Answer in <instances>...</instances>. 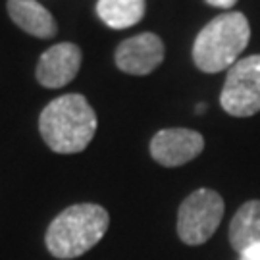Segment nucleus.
Listing matches in <instances>:
<instances>
[{
	"instance_id": "nucleus-1",
	"label": "nucleus",
	"mask_w": 260,
	"mask_h": 260,
	"mask_svg": "<svg viewBox=\"0 0 260 260\" xmlns=\"http://www.w3.org/2000/svg\"><path fill=\"white\" fill-rule=\"evenodd\" d=\"M96 127V112L79 93H68L50 101L39 116V133L56 154L83 152L94 139Z\"/></svg>"
},
{
	"instance_id": "nucleus-2",
	"label": "nucleus",
	"mask_w": 260,
	"mask_h": 260,
	"mask_svg": "<svg viewBox=\"0 0 260 260\" xmlns=\"http://www.w3.org/2000/svg\"><path fill=\"white\" fill-rule=\"evenodd\" d=\"M110 225L106 208L94 203L72 205L50 222L45 235L48 252L60 260L79 258L101 243Z\"/></svg>"
},
{
	"instance_id": "nucleus-3",
	"label": "nucleus",
	"mask_w": 260,
	"mask_h": 260,
	"mask_svg": "<svg viewBox=\"0 0 260 260\" xmlns=\"http://www.w3.org/2000/svg\"><path fill=\"white\" fill-rule=\"evenodd\" d=\"M251 41L249 19L241 12H223L199 31L193 43V62L205 74L230 70Z\"/></svg>"
},
{
	"instance_id": "nucleus-4",
	"label": "nucleus",
	"mask_w": 260,
	"mask_h": 260,
	"mask_svg": "<svg viewBox=\"0 0 260 260\" xmlns=\"http://www.w3.org/2000/svg\"><path fill=\"white\" fill-rule=\"evenodd\" d=\"M225 205L220 193L212 189H197L179 205L177 235L179 239L197 247L212 237L222 222Z\"/></svg>"
},
{
	"instance_id": "nucleus-5",
	"label": "nucleus",
	"mask_w": 260,
	"mask_h": 260,
	"mask_svg": "<svg viewBox=\"0 0 260 260\" xmlns=\"http://www.w3.org/2000/svg\"><path fill=\"white\" fill-rule=\"evenodd\" d=\"M222 108L233 118H249L260 112V54L237 60L228 70L220 93Z\"/></svg>"
},
{
	"instance_id": "nucleus-6",
	"label": "nucleus",
	"mask_w": 260,
	"mask_h": 260,
	"mask_svg": "<svg viewBox=\"0 0 260 260\" xmlns=\"http://www.w3.org/2000/svg\"><path fill=\"white\" fill-rule=\"evenodd\" d=\"M150 156L164 168H177L195 160L205 150V137L195 129L168 127L150 139Z\"/></svg>"
},
{
	"instance_id": "nucleus-7",
	"label": "nucleus",
	"mask_w": 260,
	"mask_h": 260,
	"mask_svg": "<svg viewBox=\"0 0 260 260\" xmlns=\"http://www.w3.org/2000/svg\"><path fill=\"white\" fill-rule=\"evenodd\" d=\"M166 48L156 33H139L135 37L121 41L114 52L118 70L127 75H149L164 62Z\"/></svg>"
},
{
	"instance_id": "nucleus-8",
	"label": "nucleus",
	"mask_w": 260,
	"mask_h": 260,
	"mask_svg": "<svg viewBox=\"0 0 260 260\" xmlns=\"http://www.w3.org/2000/svg\"><path fill=\"white\" fill-rule=\"evenodd\" d=\"M81 60L83 52L75 43H56L39 56L35 77L45 89H62L77 77Z\"/></svg>"
},
{
	"instance_id": "nucleus-9",
	"label": "nucleus",
	"mask_w": 260,
	"mask_h": 260,
	"mask_svg": "<svg viewBox=\"0 0 260 260\" xmlns=\"http://www.w3.org/2000/svg\"><path fill=\"white\" fill-rule=\"evenodd\" d=\"M8 18L23 33L35 39H54L58 33L54 16L39 0H8Z\"/></svg>"
},
{
	"instance_id": "nucleus-10",
	"label": "nucleus",
	"mask_w": 260,
	"mask_h": 260,
	"mask_svg": "<svg viewBox=\"0 0 260 260\" xmlns=\"http://www.w3.org/2000/svg\"><path fill=\"white\" fill-rule=\"evenodd\" d=\"M230 243L235 252H245L254 245H260V201L252 199L239 206L230 223Z\"/></svg>"
},
{
	"instance_id": "nucleus-11",
	"label": "nucleus",
	"mask_w": 260,
	"mask_h": 260,
	"mask_svg": "<svg viewBox=\"0 0 260 260\" xmlns=\"http://www.w3.org/2000/svg\"><path fill=\"white\" fill-rule=\"evenodd\" d=\"M147 0H96L94 12L106 27L121 31L137 25L145 18Z\"/></svg>"
},
{
	"instance_id": "nucleus-12",
	"label": "nucleus",
	"mask_w": 260,
	"mask_h": 260,
	"mask_svg": "<svg viewBox=\"0 0 260 260\" xmlns=\"http://www.w3.org/2000/svg\"><path fill=\"white\" fill-rule=\"evenodd\" d=\"M208 6H214V8H220V10H232L237 0H205Z\"/></svg>"
},
{
	"instance_id": "nucleus-13",
	"label": "nucleus",
	"mask_w": 260,
	"mask_h": 260,
	"mask_svg": "<svg viewBox=\"0 0 260 260\" xmlns=\"http://www.w3.org/2000/svg\"><path fill=\"white\" fill-rule=\"evenodd\" d=\"M239 260H260V245H254L251 249L239 254Z\"/></svg>"
},
{
	"instance_id": "nucleus-14",
	"label": "nucleus",
	"mask_w": 260,
	"mask_h": 260,
	"mask_svg": "<svg viewBox=\"0 0 260 260\" xmlns=\"http://www.w3.org/2000/svg\"><path fill=\"white\" fill-rule=\"evenodd\" d=\"M205 110H206V104H199V106H197V108H195L197 114H203V112H205Z\"/></svg>"
}]
</instances>
